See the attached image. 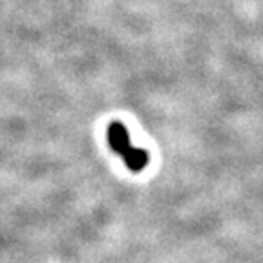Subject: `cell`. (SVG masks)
Returning a JSON list of instances; mask_svg holds the SVG:
<instances>
[{
    "instance_id": "obj_1",
    "label": "cell",
    "mask_w": 263,
    "mask_h": 263,
    "mask_svg": "<svg viewBox=\"0 0 263 263\" xmlns=\"http://www.w3.org/2000/svg\"><path fill=\"white\" fill-rule=\"evenodd\" d=\"M108 143L115 154H119L123 157L124 164L132 172H141L148 164V154L141 148L134 146L124 124L111 123L108 126Z\"/></svg>"
}]
</instances>
